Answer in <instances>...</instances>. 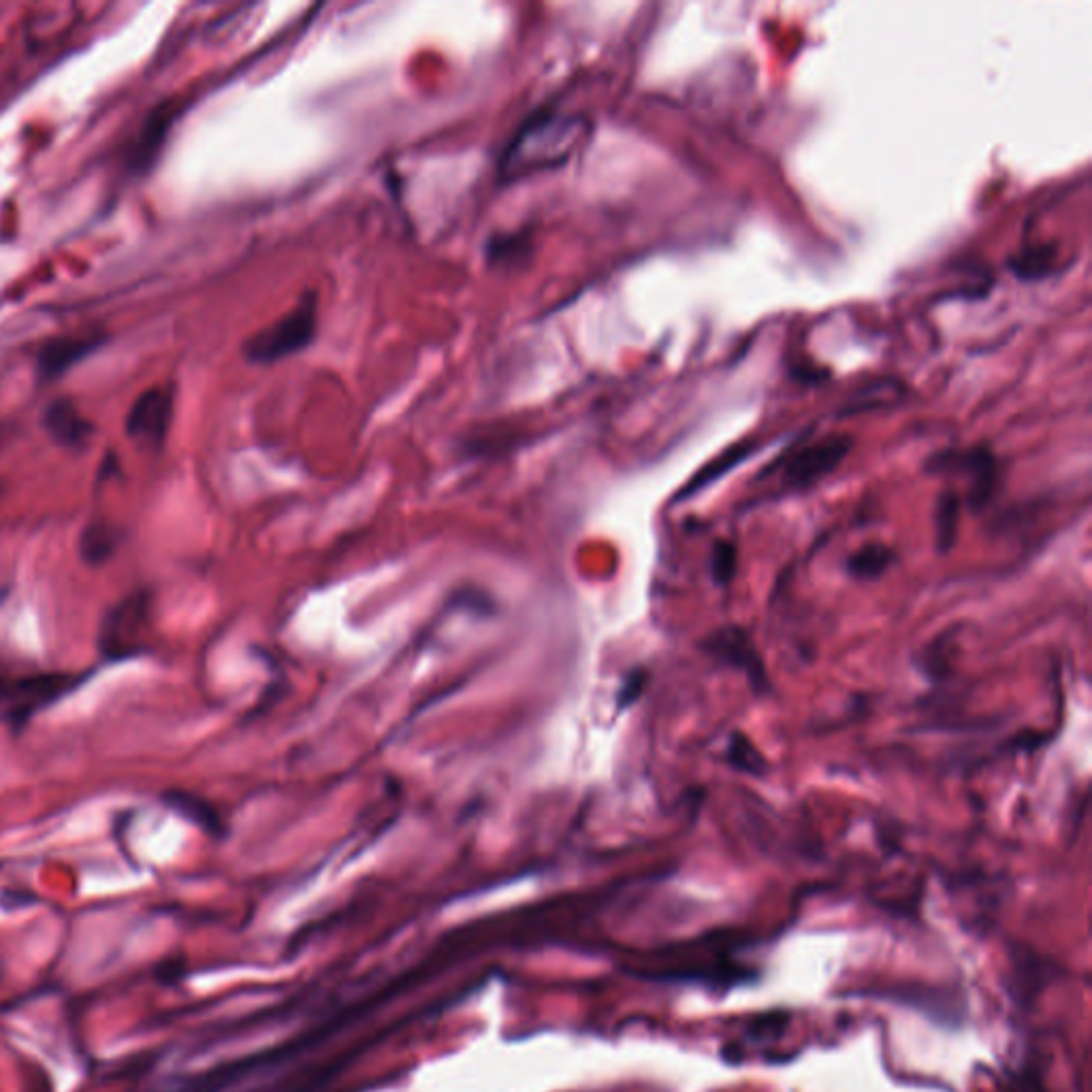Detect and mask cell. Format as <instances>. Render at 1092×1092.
<instances>
[{"label":"cell","instance_id":"20","mask_svg":"<svg viewBox=\"0 0 1092 1092\" xmlns=\"http://www.w3.org/2000/svg\"><path fill=\"white\" fill-rule=\"evenodd\" d=\"M711 575L715 585L728 587L736 575V546L730 540H717L711 556Z\"/></svg>","mask_w":1092,"mask_h":1092},{"label":"cell","instance_id":"11","mask_svg":"<svg viewBox=\"0 0 1092 1092\" xmlns=\"http://www.w3.org/2000/svg\"><path fill=\"white\" fill-rule=\"evenodd\" d=\"M165 802L176 813H180L182 817L190 819V822L197 824L199 829H203V831H207L212 835H222L224 833L222 817L203 798H199V796H195L190 791H167L165 794Z\"/></svg>","mask_w":1092,"mask_h":1092},{"label":"cell","instance_id":"1","mask_svg":"<svg viewBox=\"0 0 1092 1092\" xmlns=\"http://www.w3.org/2000/svg\"><path fill=\"white\" fill-rule=\"evenodd\" d=\"M587 132V122L544 107L529 115L499 159V180L514 182L564 165Z\"/></svg>","mask_w":1092,"mask_h":1092},{"label":"cell","instance_id":"3","mask_svg":"<svg viewBox=\"0 0 1092 1092\" xmlns=\"http://www.w3.org/2000/svg\"><path fill=\"white\" fill-rule=\"evenodd\" d=\"M152 596L134 592L120 600L101 621L98 649L105 659L117 661L144 651L146 630L150 625Z\"/></svg>","mask_w":1092,"mask_h":1092},{"label":"cell","instance_id":"15","mask_svg":"<svg viewBox=\"0 0 1092 1092\" xmlns=\"http://www.w3.org/2000/svg\"><path fill=\"white\" fill-rule=\"evenodd\" d=\"M1009 265L1018 278H1024V280L1045 278L1056 265V245L1054 243L1029 245L1022 252H1018Z\"/></svg>","mask_w":1092,"mask_h":1092},{"label":"cell","instance_id":"21","mask_svg":"<svg viewBox=\"0 0 1092 1092\" xmlns=\"http://www.w3.org/2000/svg\"><path fill=\"white\" fill-rule=\"evenodd\" d=\"M644 686H647V672H644V670H636V672H632V674L625 678L623 688H621V692H619V709H623V707L632 705V703L642 694Z\"/></svg>","mask_w":1092,"mask_h":1092},{"label":"cell","instance_id":"6","mask_svg":"<svg viewBox=\"0 0 1092 1092\" xmlns=\"http://www.w3.org/2000/svg\"><path fill=\"white\" fill-rule=\"evenodd\" d=\"M928 472H947L959 470L969 476V506L976 512H982L995 495L999 480V466L986 447H978L965 453H939L926 463Z\"/></svg>","mask_w":1092,"mask_h":1092},{"label":"cell","instance_id":"12","mask_svg":"<svg viewBox=\"0 0 1092 1092\" xmlns=\"http://www.w3.org/2000/svg\"><path fill=\"white\" fill-rule=\"evenodd\" d=\"M533 250L531 233L529 231H514V233H499L489 237L485 254L489 265L497 267H510L518 265L523 258H527Z\"/></svg>","mask_w":1092,"mask_h":1092},{"label":"cell","instance_id":"19","mask_svg":"<svg viewBox=\"0 0 1092 1092\" xmlns=\"http://www.w3.org/2000/svg\"><path fill=\"white\" fill-rule=\"evenodd\" d=\"M900 397H903V384H896L892 380H877V382L869 384L865 390L856 393L852 403L845 405V410H848L845 415H856V413H862V410H869L873 405H884L886 401L890 403L892 399H900Z\"/></svg>","mask_w":1092,"mask_h":1092},{"label":"cell","instance_id":"16","mask_svg":"<svg viewBox=\"0 0 1092 1092\" xmlns=\"http://www.w3.org/2000/svg\"><path fill=\"white\" fill-rule=\"evenodd\" d=\"M753 453V447L751 444H739V447H732L730 451H726L720 459H715L713 463H709L707 468H703L690 483L688 487L683 489L678 493V499H686V497H692L696 495L700 489L709 487L711 483H715L717 478H722L726 472H730L734 466L743 463L749 455Z\"/></svg>","mask_w":1092,"mask_h":1092},{"label":"cell","instance_id":"17","mask_svg":"<svg viewBox=\"0 0 1092 1092\" xmlns=\"http://www.w3.org/2000/svg\"><path fill=\"white\" fill-rule=\"evenodd\" d=\"M892 560H894V553L888 549L886 544L873 542V544L862 546V549H858L848 560V572L860 581H875L890 568Z\"/></svg>","mask_w":1092,"mask_h":1092},{"label":"cell","instance_id":"13","mask_svg":"<svg viewBox=\"0 0 1092 1092\" xmlns=\"http://www.w3.org/2000/svg\"><path fill=\"white\" fill-rule=\"evenodd\" d=\"M959 514H961V499L953 491H943L936 499L934 510V538H936V553L947 556L953 544L956 535H959Z\"/></svg>","mask_w":1092,"mask_h":1092},{"label":"cell","instance_id":"14","mask_svg":"<svg viewBox=\"0 0 1092 1092\" xmlns=\"http://www.w3.org/2000/svg\"><path fill=\"white\" fill-rule=\"evenodd\" d=\"M117 542H120V535L111 525L90 523L79 538L81 560L90 566H98L113 556Z\"/></svg>","mask_w":1092,"mask_h":1092},{"label":"cell","instance_id":"7","mask_svg":"<svg viewBox=\"0 0 1092 1092\" xmlns=\"http://www.w3.org/2000/svg\"><path fill=\"white\" fill-rule=\"evenodd\" d=\"M174 395L167 388H150L136 397L126 417V434L146 444H161L169 432Z\"/></svg>","mask_w":1092,"mask_h":1092},{"label":"cell","instance_id":"9","mask_svg":"<svg viewBox=\"0 0 1092 1092\" xmlns=\"http://www.w3.org/2000/svg\"><path fill=\"white\" fill-rule=\"evenodd\" d=\"M43 427L54 442L67 449L84 447L92 434L90 423L79 415V410L69 399H56L48 403L43 413Z\"/></svg>","mask_w":1092,"mask_h":1092},{"label":"cell","instance_id":"10","mask_svg":"<svg viewBox=\"0 0 1092 1092\" xmlns=\"http://www.w3.org/2000/svg\"><path fill=\"white\" fill-rule=\"evenodd\" d=\"M171 126V113H169V107H159L146 122L140 140H136L134 144V150L130 154V165L132 169L136 171H144L148 167H152L165 136H167V130Z\"/></svg>","mask_w":1092,"mask_h":1092},{"label":"cell","instance_id":"4","mask_svg":"<svg viewBox=\"0 0 1092 1092\" xmlns=\"http://www.w3.org/2000/svg\"><path fill=\"white\" fill-rule=\"evenodd\" d=\"M700 647L715 661L743 672L749 680L751 690L758 696H764L772 690L764 659H762L760 651L756 649V642L747 630H743L739 625L717 627L709 636L703 638Z\"/></svg>","mask_w":1092,"mask_h":1092},{"label":"cell","instance_id":"5","mask_svg":"<svg viewBox=\"0 0 1092 1092\" xmlns=\"http://www.w3.org/2000/svg\"><path fill=\"white\" fill-rule=\"evenodd\" d=\"M852 447L854 440L850 436H826L794 451L781 468L785 489H808L824 480L843 463Z\"/></svg>","mask_w":1092,"mask_h":1092},{"label":"cell","instance_id":"18","mask_svg":"<svg viewBox=\"0 0 1092 1092\" xmlns=\"http://www.w3.org/2000/svg\"><path fill=\"white\" fill-rule=\"evenodd\" d=\"M726 760L728 764L739 770V772H745V775H753V777H762L766 775L768 770V764L766 760L762 758V753L756 749V745L741 732H734L730 736V743H728V751H726Z\"/></svg>","mask_w":1092,"mask_h":1092},{"label":"cell","instance_id":"8","mask_svg":"<svg viewBox=\"0 0 1092 1092\" xmlns=\"http://www.w3.org/2000/svg\"><path fill=\"white\" fill-rule=\"evenodd\" d=\"M101 344H105L101 333L52 340L37 354V376L41 380H56L79 361L90 357Z\"/></svg>","mask_w":1092,"mask_h":1092},{"label":"cell","instance_id":"2","mask_svg":"<svg viewBox=\"0 0 1092 1092\" xmlns=\"http://www.w3.org/2000/svg\"><path fill=\"white\" fill-rule=\"evenodd\" d=\"M319 333V295L308 291L299 304L243 342L241 354L254 365H273L306 350Z\"/></svg>","mask_w":1092,"mask_h":1092}]
</instances>
